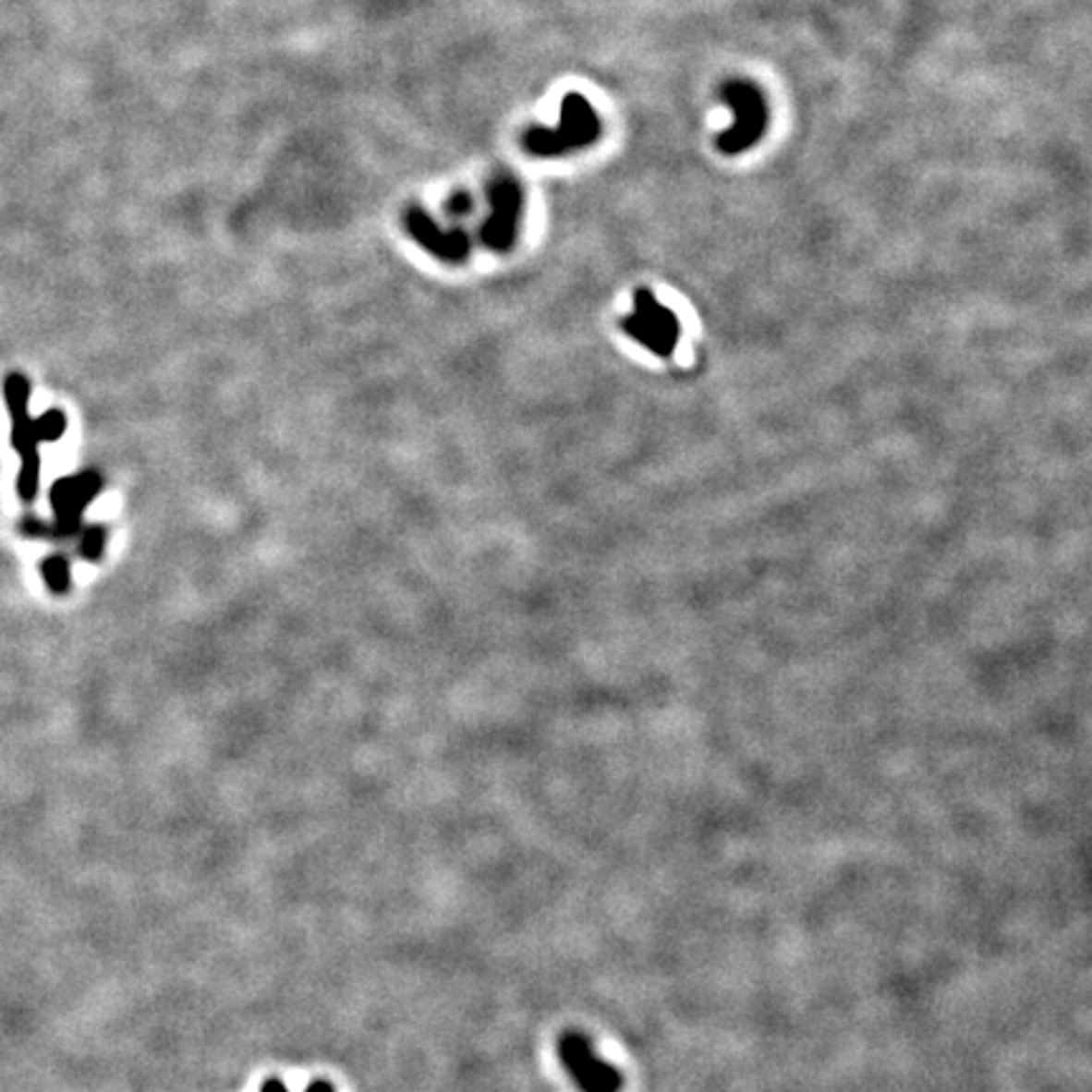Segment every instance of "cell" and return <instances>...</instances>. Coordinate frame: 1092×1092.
Masks as SVG:
<instances>
[{"instance_id":"10","label":"cell","mask_w":1092,"mask_h":1092,"mask_svg":"<svg viewBox=\"0 0 1092 1092\" xmlns=\"http://www.w3.org/2000/svg\"><path fill=\"white\" fill-rule=\"evenodd\" d=\"M36 432L39 441H58L67 432V418L61 410H48L46 415H41L36 420Z\"/></svg>"},{"instance_id":"1","label":"cell","mask_w":1092,"mask_h":1092,"mask_svg":"<svg viewBox=\"0 0 1092 1092\" xmlns=\"http://www.w3.org/2000/svg\"><path fill=\"white\" fill-rule=\"evenodd\" d=\"M600 137V116L582 94H569L562 102L559 127H534L524 135V147L537 157H556L575 152Z\"/></svg>"},{"instance_id":"12","label":"cell","mask_w":1092,"mask_h":1092,"mask_svg":"<svg viewBox=\"0 0 1092 1092\" xmlns=\"http://www.w3.org/2000/svg\"><path fill=\"white\" fill-rule=\"evenodd\" d=\"M448 211H451V215H455V218H460V215H468V212L473 211V200H470V195H466V192L453 195L451 200H448Z\"/></svg>"},{"instance_id":"7","label":"cell","mask_w":1092,"mask_h":1092,"mask_svg":"<svg viewBox=\"0 0 1092 1092\" xmlns=\"http://www.w3.org/2000/svg\"><path fill=\"white\" fill-rule=\"evenodd\" d=\"M102 486V479L96 473H81L74 479H61L54 483L51 489V506L56 511V528H51L48 534L56 537H71L81 528V514L91 499H94Z\"/></svg>"},{"instance_id":"8","label":"cell","mask_w":1092,"mask_h":1092,"mask_svg":"<svg viewBox=\"0 0 1092 1092\" xmlns=\"http://www.w3.org/2000/svg\"><path fill=\"white\" fill-rule=\"evenodd\" d=\"M405 225L410 230V236L422 249L431 250L435 259L448 261V263H460L468 259L470 253V240L463 230H443L438 223L432 221L428 212L412 205L405 212Z\"/></svg>"},{"instance_id":"13","label":"cell","mask_w":1092,"mask_h":1092,"mask_svg":"<svg viewBox=\"0 0 1092 1092\" xmlns=\"http://www.w3.org/2000/svg\"><path fill=\"white\" fill-rule=\"evenodd\" d=\"M261 1092H288V1087L278 1077H271V1080L261 1085Z\"/></svg>"},{"instance_id":"2","label":"cell","mask_w":1092,"mask_h":1092,"mask_svg":"<svg viewBox=\"0 0 1092 1092\" xmlns=\"http://www.w3.org/2000/svg\"><path fill=\"white\" fill-rule=\"evenodd\" d=\"M29 397H30V382L23 374H8L6 377V400H8L10 420H13V431H10V443L20 455V473H18V496L26 504L36 499L39 493V480H41V455H39V432H36V420H30L29 415Z\"/></svg>"},{"instance_id":"6","label":"cell","mask_w":1092,"mask_h":1092,"mask_svg":"<svg viewBox=\"0 0 1092 1092\" xmlns=\"http://www.w3.org/2000/svg\"><path fill=\"white\" fill-rule=\"evenodd\" d=\"M625 332H630L655 355H671L678 339V319L650 291H640L635 297V314L625 319Z\"/></svg>"},{"instance_id":"4","label":"cell","mask_w":1092,"mask_h":1092,"mask_svg":"<svg viewBox=\"0 0 1092 1092\" xmlns=\"http://www.w3.org/2000/svg\"><path fill=\"white\" fill-rule=\"evenodd\" d=\"M721 99L736 115V125L719 137L721 152L738 154L748 150V147H754L758 142V137L764 135L769 122L767 102H764L761 91L754 84H746V81L736 79V81L723 84Z\"/></svg>"},{"instance_id":"3","label":"cell","mask_w":1092,"mask_h":1092,"mask_svg":"<svg viewBox=\"0 0 1092 1092\" xmlns=\"http://www.w3.org/2000/svg\"><path fill=\"white\" fill-rule=\"evenodd\" d=\"M559 1060L564 1064L566 1074L582 1092H620L623 1090V1073L602 1060L594 1050L592 1039L576 1029H569L559 1037Z\"/></svg>"},{"instance_id":"9","label":"cell","mask_w":1092,"mask_h":1092,"mask_svg":"<svg viewBox=\"0 0 1092 1092\" xmlns=\"http://www.w3.org/2000/svg\"><path fill=\"white\" fill-rule=\"evenodd\" d=\"M41 575L46 579L48 589L54 594H67L71 587V569L64 556H51L41 564Z\"/></svg>"},{"instance_id":"11","label":"cell","mask_w":1092,"mask_h":1092,"mask_svg":"<svg viewBox=\"0 0 1092 1092\" xmlns=\"http://www.w3.org/2000/svg\"><path fill=\"white\" fill-rule=\"evenodd\" d=\"M104 544H106L104 528L89 527L87 531H84V537H81V554L87 556V559H91V562H96V559H102V556H104Z\"/></svg>"},{"instance_id":"14","label":"cell","mask_w":1092,"mask_h":1092,"mask_svg":"<svg viewBox=\"0 0 1092 1092\" xmlns=\"http://www.w3.org/2000/svg\"><path fill=\"white\" fill-rule=\"evenodd\" d=\"M307 1092H334V1085L326 1083V1080H317V1083L309 1085Z\"/></svg>"},{"instance_id":"5","label":"cell","mask_w":1092,"mask_h":1092,"mask_svg":"<svg viewBox=\"0 0 1092 1092\" xmlns=\"http://www.w3.org/2000/svg\"><path fill=\"white\" fill-rule=\"evenodd\" d=\"M489 200L491 215L486 225L480 228V240H483V246L493 250H508L516 240L518 221H521V211H524V190H521L516 177L501 175L491 182Z\"/></svg>"}]
</instances>
